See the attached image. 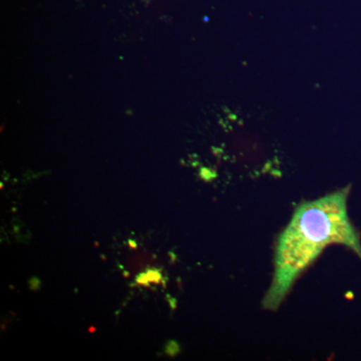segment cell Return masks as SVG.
<instances>
[{
	"mask_svg": "<svg viewBox=\"0 0 361 361\" xmlns=\"http://www.w3.org/2000/svg\"><path fill=\"white\" fill-rule=\"evenodd\" d=\"M350 187L297 207L278 240L272 284L263 300L265 310L279 307L299 275L330 244L348 247L361 258L360 235L348 214Z\"/></svg>",
	"mask_w": 361,
	"mask_h": 361,
	"instance_id": "obj_1",
	"label": "cell"
}]
</instances>
